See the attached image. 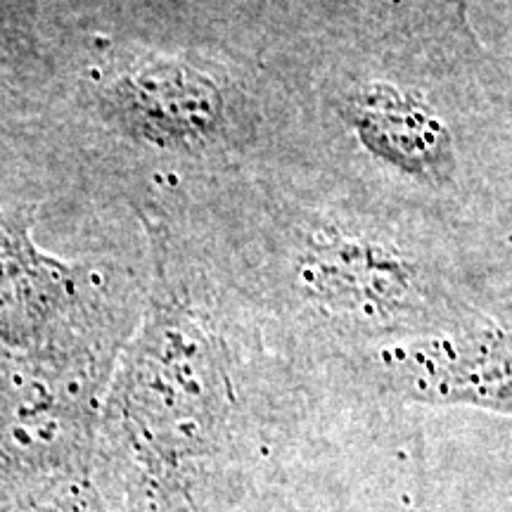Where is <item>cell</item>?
Wrapping results in <instances>:
<instances>
[{
	"label": "cell",
	"mask_w": 512,
	"mask_h": 512,
	"mask_svg": "<svg viewBox=\"0 0 512 512\" xmlns=\"http://www.w3.org/2000/svg\"><path fill=\"white\" fill-rule=\"evenodd\" d=\"M337 117L377 162L418 183H448L458 171L456 138L441 114L411 88L363 81L337 100Z\"/></svg>",
	"instance_id": "obj_6"
},
{
	"label": "cell",
	"mask_w": 512,
	"mask_h": 512,
	"mask_svg": "<svg viewBox=\"0 0 512 512\" xmlns=\"http://www.w3.org/2000/svg\"><path fill=\"white\" fill-rule=\"evenodd\" d=\"M297 280L311 304L328 316L399 337L441 330L415 261L392 242L361 230L323 228L299 254Z\"/></svg>",
	"instance_id": "obj_4"
},
{
	"label": "cell",
	"mask_w": 512,
	"mask_h": 512,
	"mask_svg": "<svg viewBox=\"0 0 512 512\" xmlns=\"http://www.w3.org/2000/svg\"><path fill=\"white\" fill-rule=\"evenodd\" d=\"M444 3L448 5V8H453V12H456L460 22H465V17H467V5H470V0H444Z\"/></svg>",
	"instance_id": "obj_10"
},
{
	"label": "cell",
	"mask_w": 512,
	"mask_h": 512,
	"mask_svg": "<svg viewBox=\"0 0 512 512\" xmlns=\"http://www.w3.org/2000/svg\"><path fill=\"white\" fill-rule=\"evenodd\" d=\"M31 221L0 211V347L105 370L119 325L81 302L72 268L38 254Z\"/></svg>",
	"instance_id": "obj_3"
},
{
	"label": "cell",
	"mask_w": 512,
	"mask_h": 512,
	"mask_svg": "<svg viewBox=\"0 0 512 512\" xmlns=\"http://www.w3.org/2000/svg\"><path fill=\"white\" fill-rule=\"evenodd\" d=\"M0 512H110L102 503L98 491L88 489L81 494L57 498L48 503H17V505H0Z\"/></svg>",
	"instance_id": "obj_8"
},
{
	"label": "cell",
	"mask_w": 512,
	"mask_h": 512,
	"mask_svg": "<svg viewBox=\"0 0 512 512\" xmlns=\"http://www.w3.org/2000/svg\"><path fill=\"white\" fill-rule=\"evenodd\" d=\"M105 373L0 347V505L95 489Z\"/></svg>",
	"instance_id": "obj_2"
},
{
	"label": "cell",
	"mask_w": 512,
	"mask_h": 512,
	"mask_svg": "<svg viewBox=\"0 0 512 512\" xmlns=\"http://www.w3.org/2000/svg\"><path fill=\"white\" fill-rule=\"evenodd\" d=\"M230 351L157 294L100 408L93 486L110 512H230L266 489L238 430Z\"/></svg>",
	"instance_id": "obj_1"
},
{
	"label": "cell",
	"mask_w": 512,
	"mask_h": 512,
	"mask_svg": "<svg viewBox=\"0 0 512 512\" xmlns=\"http://www.w3.org/2000/svg\"><path fill=\"white\" fill-rule=\"evenodd\" d=\"M230 512H292V510L285 508V503L280 501V496L275 494V491L264 489L259 491V494H254L252 498H247L245 503L238 505V508Z\"/></svg>",
	"instance_id": "obj_9"
},
{
	"label": "cell",
	"mask_w": 512,
	"mask_h": 512,
	"mask_svg": "<svg viewBox=\"0 0 512 512\" xmlns=\"http://www.w3.org/2000/svg\"><path fill=\"white\" fill-rule=\"evenodd\" d=\"M114 102L140 136L169 145H204L226 124L221 86L188 64L136 67L114 88Z\"/></svg>",
	"instance_id": "obj_7"
},
{
	"label": "cell",
	"mask_w": 512,
	"mask_h": 512,
	"mask_svg": "<svg viewBox=\"0 0 512 512\" xmlns=\"http://www.w3.org/2000/svg\"><path fill=\"white\" fill-rule=\"evenodd\" d=\"M375 368L396 399L512 420V323H456L389 339Z\"/></svg>",
	"instance_id": "obj_5"
}]
</instances>
